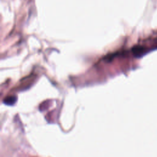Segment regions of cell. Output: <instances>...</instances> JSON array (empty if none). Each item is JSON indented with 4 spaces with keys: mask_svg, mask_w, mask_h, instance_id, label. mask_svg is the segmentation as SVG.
Segmentation results:
<instances>
[{
    "mask_svg": "<svg viewBox=\"0 0 157 157\" xmlns=\"http://www.w3.org/2000/svg\"><path fill=\"white\" fill-rule=\"evenodd\" d=\"M146 48L141 46H135L133 49V53L134 55L136 57H142L144 54H145L146 53Z\"/></svg>",
    "mask_w": 157,
    "mask_h": 157,
    "instance_id": "cell-1",
    "label": "cell"
},
{
    "mask_svg": "<svg viewBox=\"0 0 157 157\" xmlns=\"http://www.w3.org/2000/svg\"><path fill=\"white\" fill-rule=\"evenodd\" d=\"M17 98L14 96H10L6 98L4 100V103L7 105H13L16 102Z\"/></svg>",
    "mask_w": 157,
    "mask_h": 157,
    "instance_id": "cell-2",
    "label": "cell"
}]
</instances>
